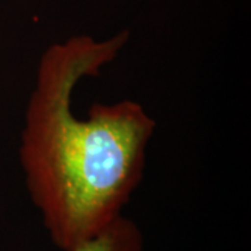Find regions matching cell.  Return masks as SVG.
Wrapping results in <instances>:
<instances>
[{
	"instance_id": "1",
	"label": "cell",
	"mask_w": 251,
	"mask_h": 251,
	"mask_svg": "<svg viewBox=\"0 0 251 251\" xmlns=\"http://www.w3.org/2000/svg\"><path fill=\"white\" fill-rule=\"evenodd\" d=\"M127 29L73 35L49 45L36 66L18 144L28 196L50 242L72 251L113 224L141 184L156 122L133 99L97 102L85 115L74 91L125 50Z\"/></svg>"
},
{
	"instance_id": "2",
	"label": "cell",
	"mask_w": 251,
	"mask_h": 251,
	"mask_svg": "<svg viewBox=\"0 0 251 251\" xmlns=\"http://www.w3.org/2000/svg\"><path fill=\"white\" fill-rule=\"evenodd\" d=\"M145 239L135 221L122 215L100 233L72 251H144Z\"/></svg>"
}]
</instances>
